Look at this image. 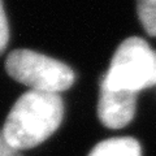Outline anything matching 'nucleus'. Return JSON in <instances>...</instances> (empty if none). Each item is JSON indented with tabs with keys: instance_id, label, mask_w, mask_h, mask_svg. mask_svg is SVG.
I'll list each match as a JSON object with an SVG mask.
<instances>
[{
	"instance_id": "obj_1",
	"label": "nucleus",
	"mask_w": 156,
	"mask_h": 156,
	"mask_svg": "<svg viewBox=\"0 0 156 156\" xmlns=\"http://www.w3.org/2000/svg\"><path fill=\"white\" fill-rule=\"evenodd\" d=\"M62 115L64 104L58 94L30 90L14 103L2 131L13 148L29 150L55 133Z\"/></svg>"
},
{
	"instance_id": "obj_2",
	"label": "nucleus",
	"mask_w": 156,
	"mask_h": 156,
	"mask_svg": "<svg viewBox=\"0 0 156 156\" xmlns=\"http://www.w3.org/2000/svg\"><path fill=\"white\" fill-rule=\"evenodd\" d=\"M156 85V51L142 38L131 37L120 44L101 85L113 91L138 94Z\"/></svg>"
},
{
	"instance_id": "obj_3",
	"label": "nucleus",
	"mask_w": 156,
	"mask_h": 156,
	"mask_svg": "<svg viewBox=\"0 0 156 156\" xmlns=\"http://www.w3.org/2000/svg\"><path fill=\"white\" fill-rule=\"evenodd\" d=\"M7 73L33 91L60 94L74 82V72L64 62L31 50H14L5 61Z\"/></svg>"
},
{
	"instance_id": "obj_4",
	"label": "nucleus",
	"mask_w": 156,
	"mask_h": 156,
	"mask_svg": "<svg viewBox=\"0 0 156 156\" xmlns=\"http://www.w3.org/2000/svg\"><path fill=\"white\" fill-rule=\"evenodd\" d=\"M136 94L126 91H113L100 86L98 115L107 128L121 129L134 119Z\"/></svg>"
},
{
	"instance_id": "obj_5",
	"label": "nucleus",
	"mask_w": 156,
	"mask_h": 156,
	"mask_svg": "<svg viewBox=\"0 0 156 156\" xmlns=\"http://www.w3.org/2000/svg\"><path fill=\"white\" fill-rule=\"evenodd\" d=\"M89 156H142L138 140L130 136L112 138L98 143Z\"/></svg>"
},
{
	"instance_id": "obj_6",
	"label": "nucleus",
	"mask_w": 156,
	"mask_h": 156,
	"mask_svg": "<svg viewBox=\"0 0 156 156\" xmlns=\"http://www.w3.org/2000/svg\"><path fill=\"white\" fill-rule=\"evenodd\" d=\"M136 9L144 30L156 37V0H136Z\"/></svg>"
},
{
	"instance_id": "obj_7",
	"label": "nucleus",
	"mask_w": 156,
	"mask_h": 156,
	"mask_svg": "<svg viewBox=\"0 0 156 156\" xmlns=\"http://www.w3.org/2000/svg\"><path fill=\"white\" fill-rule=\"evenodd\" d=\"M9 42V26L3 7V0H0V55L5 51Z\"/></svg>"
},
{
	"instance_id": "obj_8",
	"label": "nucleus",
	"mask_w": 156,
	"mask_h": 156,
	"mask_svg": "<svg viewBox=\"0 0 156 156\" xmlns=\"http://www.w3.org/2000/svg\"><path fill=\"white\" fill-rule=\"evenodd\" d=\"M0 156H22L21 151L13 148L0 130Z\"/></svg>"
}]
</instances>
